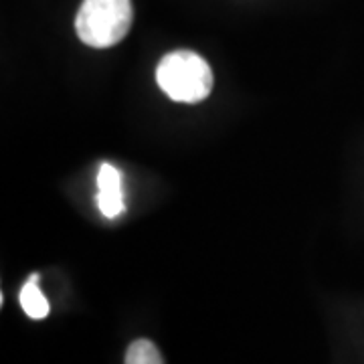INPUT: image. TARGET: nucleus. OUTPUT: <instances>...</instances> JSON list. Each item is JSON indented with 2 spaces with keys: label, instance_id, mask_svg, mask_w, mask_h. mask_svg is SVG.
Listing matches in <instances>:
<instances>
[{
  "label": "nucleus",
  "instance_id": "f257e3e1",
  "mask_svg": "<svg viewBox=\"0 0 364 364\" xmlns=\"http://www.w3.org/2000/svg\"><path fill=\"white\" fill-rule=\"evenodd\" d=\"M160 90L178 104H198L213 91V71L195 51H174L158 63Z\"/></svg>",
  "mask_w": 364,
  "mask_h": 364
},
{
  "label": "nucleus",
  "instance_id": "f03ea898",
  "mask_svg": "<svg viewBox=\"0 0 364 364\" xmlns=\"http://www.w3.org/2000/svg\"><path fill=\"white\" fill-rule=\"evenodd\" d=\"M132 21V0H83L75 18V31L85 45L105 49L124 41Z\"/></svg>",
  "mask_w": 364,
  "mask_h": 364
},
{
  "label": "nucleus",
  "instance_id": "7ed1b4c3",
  "mask_svg": "<svg viewBox=\"0 0 364 364\" xmlns=\"http://www.w3.org/2000/svg\"><path fill=\"white\" fill-rule=\"evenodd\" d=\"M97 207L107 219H116L124 213V191H122V174L112 164H102L97 174Z\"/></svg>",
  "mask_w": 364,
  "mask_h": 364
},
{
  "label": "nucleus",
  "instance_id": "20e7f679",
  "mask_svg": "<svg viewBox=\"0 0 364 364\" xmlns=\"http://www.w3.org/2000/svg\"><path fill=\"white\" fill-rule=\"evenodd\" d=\"M21 308L25 310V314L28 318H33V320H43V318H47L49 316V301L47 298L43 296V291H41L39 287V273H33L31 277H28V282H26L23 289H21Z\"/></svg>",
  "mask_w": 364,
  "mask_h": 364
},
{
  "label": "nucleus",
  "instance_id": "39448f33",
  "mask_svg": "<svg viewBox=\"0 0 364 364\" xmlns=\"http://www.w3.org/2000/svg\"><path fill=\"white\" fill-rule=\"evenodd\" d=\"M126 364H164V360L154 342L136 340L126 352Z\"/></svg>",
  "mask_w": 364,
  "mask_h": 364
}]
</instances>
